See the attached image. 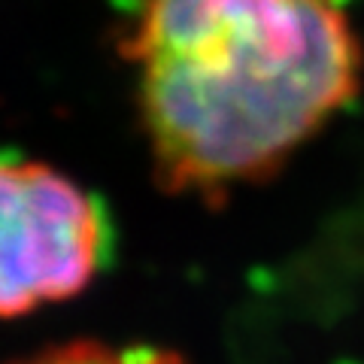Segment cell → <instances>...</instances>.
<instances>
[{
	"label": "cell",
	"mask_w": 364,
	"mask_h": 364,
	"mask_svg": "<svg viewBox=\"0 0 364 364\" xmlns=\"http://www.w3.org/2000/svg\"><path fill=\"white\" fill-rule=\"evenodd\" d=\"M18 364H182L170 352L158 349H116V346H100V343H67L58 349L40 352L33 358H25Z\"/></svg>",
	"instance_id": "obj_3"
},
{
	"label": "cell",
	"mask_w": 364,
	"mask_h": 364,
	"mask_svg": "<svg viewBox=\"0 0 364 364\" xmlns=\"http://www.w3.org/2000/svg\"><path fill=\"white\" fill-rule=\"evenodd\" d=\"M104 219L73 179L33 161H0V316L73 298L97 270Z\"/></svg>",
	"instance_id": "obj_2"
},
{
	"label": "cell",
	"mask_w": 364,
	"mask_h": 364,
	"mask_svg": "<svg viewBox=\"0 0 364 364\" xmlns=\"http://www.w3.org/2000/svg\"><path fill=\"white\" fill-rule=\"evenodd\" d=\"M158 182L215 198L270 176L361 82L337 0H143L124 40Z\"/></svg>",
	"instance_id": "obj_1"
}]
</instances>
